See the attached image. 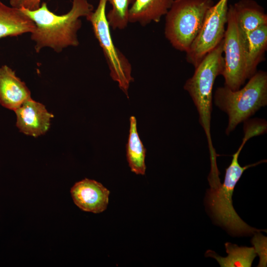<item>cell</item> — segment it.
I'll list each match as a JSON object with an SVG mask.
<instances>
[{
	"mask_svg": "<svg viewBox=\"0 0 267 267\" xmlns=\"http://www.w3.org/2000/svg\"><path fill=\"white\" fill-rule=\"evenodd\" d=\"M70 192L75 205L84 211L98 214L107 209L110 191L95 180L79 181L72 187Z\"/></svg>",
	"mask_w": 267,
	"mask_h": 267,
	"instance_id": "9",
	"label": "cell"
},
{
	"mask_svg": "<svg viewBox=\"0 0 267 267\" xmlns=\"http://www.w3.org/2000/svg\"><path fill=\"white\" fill-rule=\"evenodd\" d=\"M230 6L242 40L255 30L267 25L264 9L254 0H241Z\"/></svg>",
	"mask_w": 267,
	"mask_h": 267,
	"instance_id": "12",
	"label": "cell"
},
{
	"mask_svg": "<svg viewBox=\"0 0 267 267\" xmlns=\"http://www.w3.org/2000/svg\"><path fill=\"white\" fill-rule=\"evenodd\" d=\"M251 239L255 252L260 257L258 267H267V238L260 232H255Z\"/></svg>",
	"mask_w": 267,
	"mask_h": 267,
	"instance_id": "19",
	"label": "cell"
},
{
	"mask_svg": "<svg viewBox=\"0 0 267 267\" xmlns=\"http://www.w3.org/2000/svg\"><path fill=\"white\" fill-rule=\"evenodd\" d=\"M213 0H174L165 15L164 34L176 49L187 52L199 34Z\"/></svg>",
	"mask_w": 267,
	"mask_h": 267,
	"instance_id": "5",
	"label": "cell"
},
{
	"mask_svg": "<svg viewBox=\"0 0 267 267\" xmlns=\"http://www.w3.org/2000/svg\"><path fill=\"white\" fill-rule=\"evenodd\" d=\"M251 137L249 133H244L241 144L232 155L231 162L225 170L223 183L211 186L207 195V203L215 219L234 235L251 234L266 231L248 225L239 217L232 205V196L234 189L243 172L248 168L265 161H261L244 167L239 165L238 156L240 152L246 141Z\"/></svg>",
	"mask_w": 267,
	"mask_h": 267,
	"instance_id": "2",
	"label": "cell"
},
{
	"mask_svg": "<svg viewBox=\"0 0 267 267\" xmlns=\"http://www.w3.org/2000/svg\"><path fill=\"white\" fill-rule=\"evenodd\" d=\"M16 126L25 134L38 136L45 134L50 127L53 115L45 106L31 98L26 100L15 111Z\"/></svg>",
	"mask_w": 267,
	"mask_h": 267,
	"instance_id": "10",
	"label": "cell"
},
{
	"mask_svg": "<svg viewBox=\"0 0 267 267\" xmlns=\"http://www.w3.org/2000/svg\"><path fill=\"white\" fill-rule=\"evenodd\" d=\"M174 0H134L129 13V23L142 26L159 22L171 7Z\"/></svg>",
	"mask_w": 267,
	"mask_h": 267,
	"instance_id": "14",
	"label": "cell"
},
{
	"mask_svg": "<svg viewBox=\"0 0 267 267\" xmlns=\"http://www.w3.org/2000/svg\"><path fill=\"white\" fill-rule=\"evenodd\" d=\"M41 1V0H10V4L11 6L17 8L35 10L40 6Z\"/></svg>",
	"mask_w": 267,
	"mask_h": 267,
	"instance_id": "20",
	"label": "cell"
},
{
	"mask_svg": "<svg viewBox=\"0 0 267 267\" xmlns=\"http://www.w3.org/2000/svg\"><path fill=\"white\" fill-rule=\"evenodd\" d=\"M112 5V8L106 17L108 24L113 30H123L128 26L129 13L131 6L134 0H107Z\"/></svg>",
	"mask_w": 267,
	"mask_h": 267,
	"instance_id": "18",
	"label": "cell"
},
{
	"mask_svg": "<svg viewBox=\"0 0 267 267\" xmlns=\"http://www.w3.org/2000/svg\"><path fill=\"white\" fill-rule=\"evenodd\" d=\"M242 41L246 73L248 79H250L257 72V67L262 61L267 50V25L252 31Z\"/></svg>",
	"mask_w": 267,
	"mask_h": 267,
	"instance_id": "15",
	"label": "cell"
},
{
	"mask_svg": "<svg viewBox=\"0 0 267 267\" xmlns=\"http://www.w3.org/2000/svg\"><path fill=\"white\" fill-rule=\"evenodd\" d=\"M226 24L223 39L224 64L221 75L224 79V86L235 90L240 89L248 77L243 43L230 6Z\"/></svg>",
	"mask_w": 267,
	"mask_h": 267,
	"instance_id": "8",
	"label": "cell"
},
{
	"mask_svg": "<svg viewBox=\"0 0 267 267\" xmlns=\"http://www.w3.org/2000/svg\"><path fill=\"white\" fill-rule=\"evenodd\" d=\"M31 97L24 82L16 76L15 71L5 65L0 67V104L15 111Z\"/></svg>",
	"mask_w": 267,
	"mask_h": 267,
	"instance_id": "11",
	"label": "cell"
},
{
	"mask_svg": "<svg viewBox=\"0 0 267 267\" xmlns=\"http://www.w3.org/2000/svg\"><path fill=\"white\" fill-rule=\"evenodd\" d=\"M130 130L126 144V156L129 166L132 172L136 175H145V159L146 149L139 136L136 119L134 116L130 118Z\"/></svg>",
	"mask_w": 267,
	"mask_h": 267,
	"instance_id": "16",
	"label": "cell"
},
{
	"mask_svg": "<svg viewBox=\"0 0 267 267\" xmlns=\"http://www.w3.org/2000/svg\"><path fill=\"white\" fill-rule=\"evenodd\" d=\"M107 0H99L96 8L86 18L91 24L94 35L102 48L112 80L127 97L130 84L134 81L132 66L125 55L116 46L106 14Z\"/></svg>",
	"mask_w": 267,
	"mask_h": 267,
	"instance_id": "6",
	"label": "cell"
},
{
	"mask_svg": "<svg viewBox=\"0 0 267 267\" xmlns=\"http://www.w3.org/2000/svg\"><path fill=\"white\" fill-rule=\"evenodd\" d=\"M214 99L216 106L228 115L225 134L228 135L238 124L267 106V72L257 71L241 89L233 90L225 86L217 88Z\"/></svg>",
	"mask_w": 267,
	"mask_h": 267,
	"instance_id": "4",
	"label": "cell"
},
{
	"mask_svg": "<svg viewBox=\"0 0 267 267\" xmlns=\"http://www.w3.org/2000/svg\"><path fill=\"white\" fill-rule=\"evenodd\" d=\"M19 9L35 24L31 38L35 42L36 51L48 47L60 52L68 46L79 44L77 33L82 26L80 18L86 17L93 11V6L87 0H73L70 11L62 15L51 11L45 2L35 10Z\"/></svg>",
	"mask_w": 267,
	"mask_h": 267,
	"instance_id": "1",
	"label": "cell"
},
{
	"mask_svg": "<svg viewBox=\"0 0 267 267\" xmlns=\"http://www.w3.org/2000/svg\"><path fill=\"white\" fill-rule=\"evenodd\" d=\"M228 0H219L208 10L200 31L186 52L187 62L195 68L223 39Z\"/></svg>",
	"mask_w": 267,
	"mask_h": 267,
	"instance_id": "7",
	"label": "cell"
},
{
	"mask_svg": "<svg viewBox=\"0 0 267 267\" xmlns=\"http://www.w3.org/2000/svg\"><path fill=\"white\" fill-rule=\"evenodd\" d=\"M223 43L222 39L206 55L184 85V89L191 96L198 112L199 123L208 140L211 162L215 161L216 157L210 132L213 89L217 77L221 75L223 67Z\"/></svg>",
	"mask_w": 267,
	"mask_h": 267,
	"instance_id": "3",
	"label": "cell"
},
{
	"mask_svg": "<svg viewBox=\"0 0 267 267\" xmlns=\"http://www.w3.org/2000/svg\"><path fill=\"white\" fill-rule=\"evenodd\" d=\"M35 28L32 20L19 8L8 6L0 0V39L32 33Z\"/></svg>",
	"mask_w": 267,
	"mask_h": 267,
	"instance_id": "13",
	"label": "cell"
},
{
	"mask_svg": "<svg viewBox=\"0 0 267 267\" xmlns=\"http://www.w3.org/2000/svg\"><path fill=\"white\" fill-rule=\"evenodd\" d=\"M225 248L228 254L226 257H221L210 250L206 252L205 256L215 258L221 267H250L257 256L253 247H239L226 242Z\"/></svg>",
	"mask_w": 267,
	"mask_h": 267,
	"instance_id": "17",
	"label": "cell"
}]
</instances>
